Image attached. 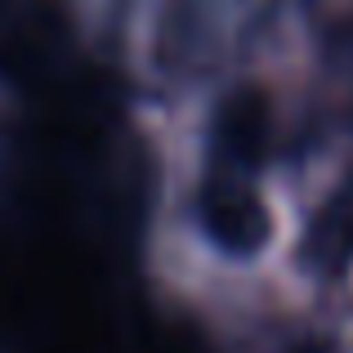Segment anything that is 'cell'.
<instances>
[{
    "instance_id": "cell-1",
    "label": "cell",
    "mask_w": 353,
    "mask_h": 353,
    "mask_svg": "<svg viewBox=\"0 0 353 353\" xmlns=\"http://www.w3.org/2000/svg\"><path fill=\"white\" fill-rule=\"evenodd\" d=\"M210 228H215L219 241L228 246H255L259 241V224H255V201L246 197H215V210H210Z\"/></svg>"
}]
</instances>
